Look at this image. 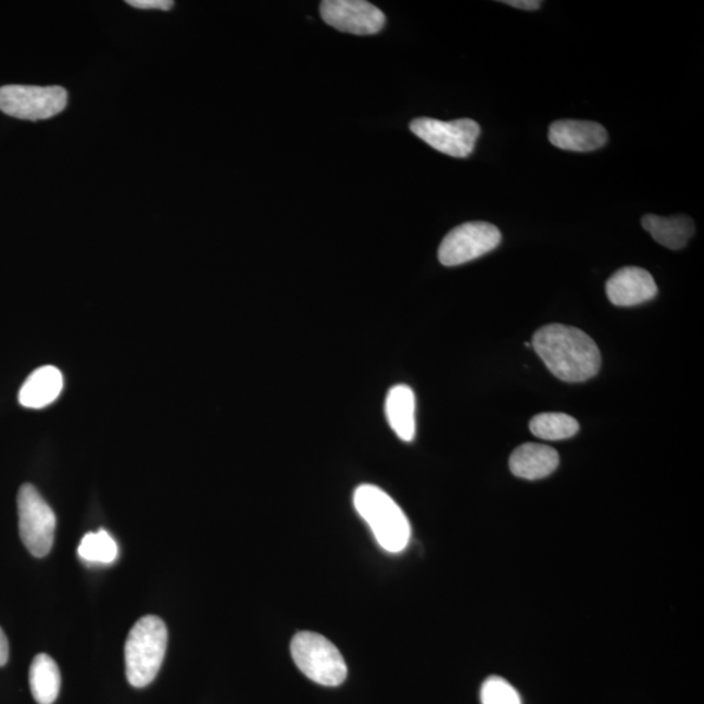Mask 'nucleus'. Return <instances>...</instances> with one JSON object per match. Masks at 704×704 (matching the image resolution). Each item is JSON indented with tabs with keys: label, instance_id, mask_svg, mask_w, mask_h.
Here are the masks:
<instances>
[{
	"label": "nucleus",
	"instance_id": "13",
	"mask_svg": "<svg viewBox=\"0 0 704 704\" xmlns=\"http://www.w3.org/2000/svg\"><path fill=\"white\" fill-rule=\"evenodd\" d=\"M63 376L52 365L38 368L26 378L18 393V402L26 408H43L61 395Z\"/></svg>",
	"mask_w": 704,
	"mask_h": 704
},
{
	"label": "nucleus",
	"instance_id": "10",
	"mask_svg": "<svg viewBox=\"0 0 704 704\" xmlns=\"http://www.w3.org/2000/svg\"><path fill=\"white\" fill-rule=\"evenodd\" d=\"M611 303L617 306H632L649 302L657 293V286L651 273L638 266H626L617 271L605 286Z\"/></svg>",
	"mask_w": 704,
	"mask_h": 704
},
{
	"label": "nucleus",
	"instance_id": "7",
	"mask_svg": "<svg viewBox=\"0 0 704 704\" xmlns=\"http://www.w3.org/2000/svg\"><path fill=\"white\" fill-rule=\"evenodd\" d=\"M410 129L437 152L455 159H466L472 154L480 136V126L473 120L443 122L417 117L411 122Z\"/></svg>",
	"mask_w": 704,
	"mask_h": 704
},
{
	"label": "nucleus",
	"instance_id": "22",
	"mask_svg": "<svg viewBox=\"0 0 704 704\" xmlns=\"http://www.w3.org/2000/svg\"><path fill=\"white\" fill-rule=\"evenodd\" d=\"M9 656H10L9 639H7L3 629L0 628V667H4L7 662H9Z\"/></svg>",
	"mask_w": 704,
	"mask_h": 704
},
{
	"label": "nucleus",
	"instance_id": "15",
	"mask_svg": "<svg viewBox=\"0 0 704 704\" xmlns=\"http://www.w3.org/2000/svg\"><path fill=\"white\" fill-rule=\"evenodd\" d=\"M642 226L658 244L674 251L687 247L695 232L694 222L688 215L658 217L655 214H645L642 218Z\"/></svg>",
	"mask_w": 704,
	"mask_h": 704
},
{
	"label": "nucleus",
	"instance_id": "12",
	"mask_svg": "<svg viewBox=\"0 0 704 704\" xmlns=\"http://www.w3.org/2000/svg\"><path fill=\"white\" fill-rule=\"evenodd\" d=\"M558 463L556 449L543 443L527 442L514 450L508 460V467L518 478L538 480L556 472Z\"/></svg>",
	"mask_w": 704,
	"mask_h": 704
},
{
	"label": "nucleus",
	"instance_id": "9",
	"mask_svg": "<svg viewBox=\"0 0 704 704\" xmlns=\"http://www.w3.org/2000/svg\"><path fill=\"white\" fill-rule=\"evenodd\" d=\"M319 13L332 28L355 36L376 35L387 23L385 13L365 0H324Z\"/></svg>",
	"mask_w": 704,
	"mask_h": 704
},
{
	"label": "nucleus",
	"instance_id": "11",
	"mask_svg": "<svg viewBox=\"0 0 704 704\" xmlns=\"http://www.w3.org/2000/svg\"><path fill=\"white\" fill-rule=\"evenodd\" d=\"M552 146L569 152H593L608 141V134L602 124L589 121H557L551 124Z\"/></svg>",
	"mask_w": 704,
	"mask_h": 704
},
{
	"label": "nucleus",
	"instance_id": "14",
	"mask_svg": "<svg viewBox=\"0 0 704 704\" xmlns=\"http://www.w3.org/2000/svg\"><path fill=\"white\" fill-rule=\"evenodd\" d=\"M416 400L414 390L407 385H395L389 390L385 413L389 426L402 441H413L416 433Z\"/></svg>",
	"mask_w": 704,
	"mask_h": 704
},
{
	"label": "nucleus",
	"instance_id": "21",
	"mask_svg": "<svg viewBox=\"0 0 704 704\" xmlns=\"http://www.w3.org/2000/svg\"><path fill=\"white\" fill-rule=\"evenodd\" d=\"M502 3L526 11L538 10L541 5L539 0H504Z\"/></svg>",
	"mask_w": 704,
	"mask_h": 704
},
{
	"label": "nucleus",
	"instance_id": "5",
	"mask_svg": "<svg viewBox=\"0 0 704 704\" xmlns=\"http://www.w3.org/2000/svg\"><path fill=\"white\" fill-rule=\"evenodd\" d=\"M18 530L33 556H48L54 544L56 517L35 486L24 485L17 494Z\"/></svg>",
	"mask_w": 704,
	"mask_h": 704
},
{
	"label": "nucleus",
	"instance_id": "20",
	"mask_svg": "<svg viewBox=\"0 0 704 704\" xmlns=\"http://www.w3.org/2000/svg\"><path fill=\"white\" fill-rule=\"evenodd\" d=\"M129 5L141 10H162L168 11L174 7L172 0H128Z\"/></svg>",
	"mask_w": 704,
	"mask_h": 704
},
{
	"label": "nucleus",
	"instance_id": "19",
	"mask_svg": "<svg viewBox=\"0 0 704 704\" xmlns=\"http://www.w3.org/2000/svg\"><path fill=\"white\" fill-rule=\"evenodd\" d=\"M481 704H521L520 695L504 678H487L480 690Z\"/></svg>",
	"mask_w": 704,
	"mask_h": 704
},
{
	"label": "nucleus",
	"instance_id": "8",
	"mask_svg": "<svg viewBox=\"0 0 704 704\" xmlns=\"http://www.w3.org/2000/svg\"><path fill=\"white\" fill-rule=\"evenodd\" d=\"M498 227L488 222H467L453 228L441 241L439 260L445 266H458L485 256L501 243Z\"/></svg>",
	"mask_w": 704,
	"mask_h": 704
},
{
	"label": "nucleus",
	"instance_id": "4",
	"mask_svg": "<svg viewBox=\"0 0 704 704\" xmlns=\"http://www.w3.org/2000/svg\"><path fill=\"white\" fill-rule=\"evenodd\" d=\"M291 655L297 667L310 680L324 687H338L348 677V665L341 652L317 632H298L292 638Z\"/></svg>",
	"mask_w": 704,
	"mask_h": 704
},
{
	"label": "nucleus",
	"instance_id": "1",
	"mask_svg": "<svg viewBox=\"0 0 704 704\" xmlns=\"http://www.w3.org/2000/svg\"><path fill=\"white\" fill-rule=\"evenodd\" d=\"M546 368L560 380L583 382L598 375L602 355L598 344L583 330L561 324L543 326L532 338Z\"/></svg>",
	"mask_w": 704,
	"mask_h": 704
},
{
	"label": "nucleus",
	"instance_id": "17",
	"mask_svg": "<svg viewBox=\"0 0 704 704\" xmlns=\"http://www.w3.org/2000/svg\"><path fill=\"white\" fill-rule=\"evenodd\" d=\"M530 429L539 439L558 441L577 435L579 423L567 414L543 413L532 417Z\"/></svg>",
	"mask_w": 704,
	"mask_h": 704
},
{
	"label": "nucleus",
	"instance_id": "6",
	"mask_svg": "<svg viewBox=\"0 0 704 704\" xmlns=\"http://www.w3.org/2000/svg\"><path fill=\"white\" fill-rule=\"evenodd\" d=\"M67 90L62 87L5 85L0 88V111L24 121H46L67 108Z\"/></svg>",
	"mask_w": 704,
	"mask_h": 704
},
{
	"label": "nucleus",
	"instance_id": "16",
	"mask_svg": "<svg viewBox=\"0 0 704 704\" xmlns=\"http://www.w3.org/2000/svg\"><path fill=\"white\" fill-rule=\"evenodd\" d=\"M29 683L33 697L38 704L54 703L61 690V671L54 658L46 654L33 658Z\"/></svg>",
	"mask_w": 704,
	"mask_h": 704
},
{
	"label": "nucleus",
	"instance_id": "18",
	"mask_svg": "<svg viewBox=\"0 0 704 704\" xmlns=\"http://www.w3.org/2000/svg\"><path fill=\"white\" fill-rule=\"evenodd\" d=\"M78 557L88 564H113L120 554L116 541L108 531L89 532L77 548Z\"/></svg>",
	"mask_w": 704,
	"mask_h": 704
},
{
	"label": "nucleus",
	"instance_id": "2",
	"mask_svg": "<svg viewBox=\"0 0 704 704\" xmlns=\"http://www.w3.org/2000/svg\"><path fill=\"white\" fill-rule=\"evenodd\" d=\"M354 505L382 550L400 553L408 545L411 527L406 514L381 488L372 485L357 487Z\"/></svg>",
	"mask_w": 704,
	"mask_h": 704
},
{
	"label": "nucleus",
	"instance_id": "3",
	"mask_svg": "<svg viewBox=\"0 0 704 704\" xmlns=\"http://www.w3.org/2000/svg\"><path fill=\"white\" fill-rule=\"evenodd\" d=\"M167 638L166 625L156 616L142 617L130 629L124 656L127 680L134 688H146L154 681L165 658Z\"/></svg>",
	"mask_w": 704,
	"mask_h": 704
}]
</instances>
